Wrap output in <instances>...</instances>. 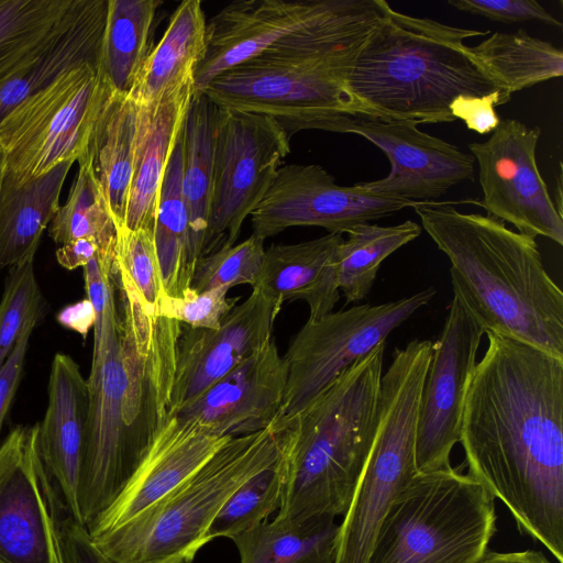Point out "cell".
Returning a JSON list of instances; mask_svg holds the SVG:
<instances>
[{
    "mask_svg": "<svg viewBox=\"0 0 563 563\" xmlns=\"http://www.w3.org/2000/svg\"><path fill=\"white\" fill-rule=\"evenodd\" d=\"M385 344L341 373L294 418L278 518L334 520L346 512L376 431Z\"/></svg>",
    "mask_w": 563,
    "mask_h": 563,
    "instance_id": "obj_6",
    "label": "cell"
},
{
    "mask_svg": "<svg viewBox=\"0 0 563 563\" xmlns=\"http://www.w3.org/2000/svg\"><path fill=\"white\" fill-rule=\"evenodd\" d=\"M455 9L485 19L504 22L540 21L552 26H562V22L550 14L534 0H449Z\"/></svg>",
    "mask_w": 563,
    "mask_h": 563,
    "instance_id": "obj_42",
    "label": "cell"
},
{
    "mask_svg": "<svg viewBox=\"0 0 563 563\" xmlns=\"http://www.w3.org/2000/svg\"><path fill=\"white\" fill-rule=\"evenodd\" d=\"M290 140L269 117L220 109L202 256L235 244L243 222L263 200L289 154Z\"/></svg>",
    "mask_w": 563,
    "mask_h": 563,
    "instance_id": "obj_12",
    "label": "cell"
},
{
    "mask_svg": "<svg viewBox=\"0 0 563 563\" xmlns=\"http://www.w3.org/2000/svg\"><path fill=\"white\" fill-rule=\"evenodd\" d=\"M183 161L181 129L162 181L153 228L164 291L173 297H179L190 288L196 266L190 251L189 217L181 190Z\"/></svg>",
    "mask_w": 563,
    "mask_h": 563,
    "instance_id": "obj_31",
    "label": "cell"
},
{
    "mask_svg": "<svg viewBox=\"0 0 563 563\" xmlns=\"http://www.w3.org/2000/svg\"><path fill=\"white\" fill-rule=\"evenodd\" d=\"M79 169L66 202L49 223L48 235L57 244L93 239L103 260L115 263L118 231L88 151L77 161Z\"/></svg>",
    "mask_w": 563,
    "mask_h": 563,
    "instance_id": "obj_36",
    "label": "cell"
},
{
    "mask_svg": "<svg viewBox=\"0 0 563 563\" xmlns=\"http://www.w3.org/2000/svg\"><path fill=\"white\" fill-rule=\"evenodd\" d=\"M60 540L65 563H112L93 544L86 527L68 514L62 521Z\"/></svg>",
    "mask_w": 563,
    "mask_h": 563,
    "instance_id": "obj_45",
    "label": "cell"
},
{
    "mask_svg": "<svg viewBox=\"0 0 563 563\" xmlns=\"http://www.w3.org/2000/svg\"><path fill=\"white\" fill-rule=\"evenodd\" d=\"M494 500L460 468L417 473L391 503L367 563H479L496 532Z\"/></svg>",
    "mask_w": 563,
    "mask_h": 563,
    "instance_id": "obj_8",
    "label": "cell"
},
{
    "mask_svg": "<svg viewBox=\"0 0 563 563\" xmlns=\"http://www.w3.org/2000/svg\"><path fill=\"white\" fill-rule=\"evenodd\" d=\"M4 166H5L4 153H3V150H2V147L0 145V188H1L2 179H3Z\"/></svg>",
    "mask_w": 563,
    "mask_h": 563,
    "instance_id": "obj_50",
    "label": "cell"
},
{
    "mask_svg": "<svg viewBox=\"0 0 563 563\" xmlns=\"http://www.w3.org/2000/svg\"><path fill=\"white\" fill-rule=\"evenodd\" d=\"M47 407L38 423L37 446L68 515L78 523V490L88 418V386L77 362L56 353L47 386Z\"/></svg>",
    "mask_w": 563,
    "mask_h": 563,
    "instance_id": "obj_22",
    "label": "cell"
},
{
    "mask_svg": "<svg viewBox=\"0 0 563 563\" xmlns=\"http://www.w3.org/2000/svg\"><path fill=\"white\" fill-rule=\"evenodd\" d=\"M486 334L462 418L467 474L563 563V358Z\"/></svg>",
    "mask_w": 563,
    "mask_h": 563,
    "instance_id": "obj_1",
    "label": "cell"
},
{
    "mask_svg": "<svg viewBox=\"0 0 563 563\" xmlns=\"http://www.w3.org/2000/svg\"><path fill=\"white\" fill-rule=\"evenodd\" d=\"M484 329L453 297L442 331L432 345L424 378L415 446L418 473L451 466L460 442L465 398Z\"/></svg>",
    "mask_w": 563,
    "mask_h": 563,
    "instance_id": "obj_16",
    "label": "cell"
},
{
    "mask_svg": "<svg viewBox=\"0 0 563 563\" xmlns=\"http://www.w3.org/2000/svg\"><path fill=\"white\" fill-rule=\"evenodd\" d=\"M338 534L334 520L291 522L276 517L231 540L240 563H334Z\"/></svg>",
    "mask_w": 563,
    "mask_h": 563,
    "instance_id": "obj_32",
    "label": "cell"
},
{
    "mask_svg": "<svg viewBox=\"0 0 563 563\" xmlns=\"http://www.w3.org/2000/svg\"><path fill=\"white\" fill-rule=\"evenodd\" d=\"M558 211L562 214V172L560 170L556 180V202L554 203Z\"/></svg>",
    "mask_w": 563,
    "mask_h": 563,
    "instance_id": "obj_49",
    "label": "cell"
},
{
    "mask_svg": "<svg viewBox=\"0 0 563 563\" xmlns=\"http://www.w3.org/2000/svg\"><path fill=\"white\" fill-rule=\"evenodd\" d=\"M383 15L378 0H357L344 14L219 74L202 93L220 109L274 119L289 139L303 130L345 133L353 118L374 119L346 76Z\"/></svg>",
    "mask_w": 563,
    "mask_h": 563,
    "instance_id": "obj_4",
    "label": "cell"
},
{
    "mask_svg": "<svg viewBox=\"0 0 563 563\" xmlns=\"http://www.w3.org/2000/svg\"><path fill=\"white\" fill-rule=\"evenodd\" d=\"M60 323L75 330L85 338L90 328H93L96 313L91 302L86 298L74 306L66 307L58 314Z\"/></svg>",
    "mask_w": 563,
    "mask_h": 563,
    "instance_id": "obj_47",
    "label": "cell"
},
{
    "mask_svg": "<svg viewBox=\"0 0 563 563\" xmlns=\"http://www.w3.org/2000/svg\"><path fill=\"white\" fill-rule=\"evenodd\" d=\"M511 95L505 91H497L483 97L461 96L456 98L450 111L453 118L461 119L466 128L478 134H487L494 131L500 119L495 107L509 102Z\"/></svg>",
    "mask_w": 563,
    "mask_h": 563,
    "instance_id": "obj_43",
    "label": "cell"
},
{
    "mask_svg": "<svg viewBox=\"0 0 563 563\" xmlns=\"http://www.w3.org/2000/svg\"><path fill=\"white\" fill-rule=\"evenodd\" d=\"M73 162L18 184L4 172L0 188V271L36 254L42 234L59 205Z\"/></svg>",
    "mask_w": 563,
    "mask_h": 563,
    "instance_id": "obj_27",
    "label": "cell"
},
{
    "mask_svg": "<svg viewBox=\"0 0 563 563\" xmlns=\"http://www.w3.org/2000/svg\"><path fill=\"white\" fill-rule=\"evenodd\" d=\"M230 438L167 413L141 466L119 497L86 529L98 536L129 521L198 471Z\"/></svg>",
    "mask_w": 563,
    "mask_h": 563,
    "instance_id": "obj_21",
    "label": "cell"
},
{
    "mask_svg": "<svg viewBox=\"0 0 563 563\" xmlns=\"http://www.w3.org/2000/svg\"><path fill=\"white\" fill-rule=\"evenodd\" d=\"M107 14L108 0H74L43 51L0 87V122L65 70L87 63L100 66Z\"/></svg>",
    "mask_w": 563,
    "mask_h": 563,
    "instance_id": "obj_25",
    "label": "cell"
},
{
    "mask_svg": "<svg viewBox=\"0 0 563 563\" xmlns=\"http://www.w3.org/2000/svg\"><path fill=\"white\" fill-rule=\"evenodd\" d=\"M117 239L115 278L128 285L146 313L156 318L165 295L153 229H120Z\"/></svg>",
    "mask_w": 563,
    "mask_h": 563,
    "instance_id": "obj_38",
    "label": "cell"
},
{
    "mask_svg": "<svg viewBox=\"0 0 563 563\" xmlns=\"http://www.w3.org/2000/svg\"><path fill=\"white\" fill-rule=\"evenodd\" d=\"M479 563H553L541 551L490 552Z\"/></svg>",
    "mask_w": 563,
    "mask_h": 563,
    "instance_id": "obj_48",
    "label": "cell"
},
{
    "mask_svg": "<svg viewBox=\"0 0 563 563\" xmlns=\"http://www.w3.org/2000/svg\"><path fill=\"white\" fill-rule=\"evenodd\" d=\"M413 209L450 261L453 297L485 333L563 358V291L548 274L536 239L448 203L416 202Z\"/></svg>",
    "mask_w": 563,
    "mask_h": 563,
    "instance_id": "obj_3",
    "label": "cell"
},
{
    "mask_svg": "<svg viewBox=\"0 0 563 563\" xmlns=\"http://www.w3.org/2000/svg\"><path fill=\"white\" fill-rule=\"evenodd\" d=\"M158 0H108L99 70L120 93L129 95L148 56Z\"/></svg>",
    "mask_w": 563,
    "mask_h": 563,
    "instance_id": "obj_33",
    "label": "cell"
},
{
    "mask_svg": "<svg viewBox=\"0 0 563 563\" xmlns=\"http://www.w3.org/2000/svg\"><path fill=\"white\" fill-rule=\"evenodd\" d=\"M435 288L378 305H355L309 321L291 339L284 361L287 382L278 417L288 424L341 373L363 358L428 305Z\"/></svg>",
    "mask_w": 563,
    "mask_h": 563,
    "instance_id": "obj_11",
    "label": "cell"
},
{
    "mask_svg": "<svg viewBox=\"0 0 563 563\" xmlns=\"http://www.w3.org/2000/svg\"><path fill=\"white\" fill-rule=\"evenodd\" d=\"M192 97L194 82H188L152 108L139 107L135 161L122 229L154 228L162 181Z\"/></svg>",
    "mask_w": 563,
    "mask_h": 563,
    "instance_id": "obj_24",
    "label": "cell"
},
{
    "mask_svg": "<svg viewBox=\"0 0 563 563\" xmlns=\"http://www.w3.org/2000/svg\"><path fill=\"white\" fill-rule=\"evenodd\" d=\"M430 340L396 349L380 380L373 444L352 500L339 525L334 563H367L398 493L418 473L415 446L421 391L432 354Z\"/></svg>",
    "mask_w": 563,
    "mask_h": 563,
    "instance_id": "obj_9",
    "label": "cell"
},
{
    "mask_svg": "<svg viewBox=\"0 0 563 563\" xmlns=\"http://www.w3.org/2000/svg\"><path fill=\"white\" fill-rule=\"evenodd\" d=\"M288 448L277 461L245 479L227 498L206 532V543L219 537L231 539L279 509Z\"/></svg>",
    "mask_w": 563,
    "mask_h": 563,
    "instance_id": "obj_37",
    "label": "cell"
},
{
    "mask_svg": "<svg viewBox=\"0 0 563 563\" xmlns=\"http://www.w3.org/2000/svg\"><path fill=\"white\" fill-rule=\"evenodd\" d=\"M220 108L206 95L194 96L183 126L181 190L189 217L191 256H202L213 186L214 137Z\"/></svg>",
    "mask_w": 563,
    "mask_h": 563,
    "instance_id": "obj_29",
    "label": "cell"
},
{
    "mask_svg": "<svg viewBox=\"0 0 563 563\" xmlns=\"http://www.w3.org/2000/svg\"><path fill=\"white\" fill-rule=\"evenodd\" d=\"M74 0H0V87L32 62Z\"/></svg>",
    "mask_w": 563,
    "mask_h": 563,
    "instance_id": "obj_34",
    "label": "cell"
},
{
    "mask_svg": "<svg viewBox=\"0 0 563 563\" xmlns=\"http://www.w3.org/2000/svg\"><path fill=\"white\" fill-rule=\"evenodd\" d=\"M230 288L218 287L197 292L191 287L179 297L164 295L156 317L176 321L191 329L216 330L234 308L239 297L229 298Z\"/></svg>",
    "mask_w": 563,
    "mask_h": 563,
    "instance_id": "obj_41",
    "label": "cell"
},
{
    "mask_svg": "<svg viewBox=\"0 0 563 563\" xmlns=\"http://www.w3.org/2000/svg\"><path fill=\"white\" fill-rule=\"evenodd\" d=\"M95 257L104 267H115V263L103 260L101 249L93 239H77L60 245L56 251L58 264L69 271L86 266Z\"/></svg>",
    "mask_w": 563,
    "mask_h": 563,
    "instance_id": "obj_46",
    "label": "cell"
},
{
    "mask_svg": "<svg viewBox=\"0 0 563 563\" xmlns=\"http://www.w3.org/2000/svg\"><path fill=\"white\" fill-rule=\"evenodd\" d=\"M279 313L274 302L253 287L247 298L216 330L181 328L169 393L168 413L201 395L273 336Z\"/></svg>",
    "mask_w": 563,
    "mask_h": 563,
    "instance_id": "obj_19",
    "label": "cell"
},
{
    "mask_svg": "<svg viewBox=\"0 0 563 563\" xmlns=\"http://www.w3.org/2000/svg\"><path fill=\"white\" fill-rule=\"evenodd\" d=\"M264 241L251 234L241 243L201 256L195 266L190 287L206 291L218 287L255 286L263 260Z\"/></svg>",
    "mask_w": 563,
    "mask_h": 563,
    "instance_id": "obj_40",
    "label": "cell"
},
{
    "mask_svg": "<svg viewBox=\"0 0 563 563\" xmlns=\"http://www.w3.org/2000/svg\"><path fill=\"white\" fill-rule=\"evenodd\" d=\"M206 25L199 0L178 4L129 93L137 107L152 108L179 87L194 82L206 51Z\"/></svg>",
    "mask_w": 563,
    "mask_h": 563,
    "instance_id": "obj_26",
    "label": "cell"
},
{
    "mask_svg": "<svg viewBox=\"0 0 563 563\" xmlns=\"http://www.w3.org/2000/svg\"><path fill=\"white\" fill-rule=\"evenodd\" d=\"M38 423L0 443V563H65L60 526L68 514L41 460Z\"/></svg>",
    "mask_w": 563,
    "mask_h": 563,
    "instance_id": "obj_13",
    "label": "cell"
},
{
    "mask_svg": "<svg viewBox=\"0 0 563 563\" xmlns=\"http://www.w3.org/2000/svg\"><path fill=\"white\" fill-rule=\"evenodd\" d=\"M296 432V420L230 438L190 477L142 512L95 537L112 563H191L227 498L249 477L277 461Z\"/></svg>",
    "mask_w": 563,
    "mask_h": 563,
    "instance_id": "obj_7",
    "label": "cell"
},
{
    "mask_svg": "<svg viewBox=\"0 0 563 563\" xmlns=\"http://www.w3.org/2000/svg\"><path fill=\"white\" fill-rule=\"evenodd\" d=\"M416 202L342 186L319 165L280 166L276 178L252 212L254 235L265 241L292 227H320L329 233L389 217Z\"/></svg>",
    "mask_w": 563,
    "mask_h": 563,
    "instance_id": "obj_15",
    "label": "cell"
},
{
    "mask_svg": "<svg viewBox=\"0 0 563 563\" xmlns=\"http://www.w3.org/2000/svg\"><path fill=\"white\" fill-rule=\"evenodd\" d=\"M466 54L500 88L509 93L563 75V52L548 41L519 29L495 32Z\"/></svg>",
    "mask_w": 563,
    "mask_h": 563,
    "instance_id": "obj_30",
    "label": "cell"
},
{
    "mask_svg": "<svg viewBox=\"0 0 563 563\" xmlns=\"http://www.w3.org/2000/svg\"><path fill=\"white\" fill-rule=\"evenodd\" d=\"M139 132V107L111 91L95 124L89 152L117 230L124 228Z\"/></svg>",
    "mask_w": 563,
    "mask_h": 563,
    "instance_id": "obj_28",
    "label": "cell"
},
{
    "mask_svg": "<svg viewBox=\"0 0 563 563\" xmlns=\"http://www.w3.org/2000/svg\"><path fill=\"white\" fill-rule=\"evenodd\" d=\"M540 135L539 126L505 119L487 141L471 143L468 148L478 164L487 214L511 223L520 233L563 245V216L537 165Z\"/></svg>",
    "mask_w": 563,
    "mask_h": 563,
    "instance_id": "obj_14",
    "label": "cell"
},
{
    "mask_svg": "<svg viewBox=\"0 0 563 563\" xmlns=\"http://www.w3.org/2000/svg\"><path fill=\"white\" fill-rule=\"evenodd\" d=\"M287 368L274 335L201 395L168 413L217 437H240L269 428L278 417Z\"/></svg>",
    "mask_w": 563,
    "mask_h": 563,
    "instance_id": "obj_20",
    "label": "cell"
},
{
    "mask_svg": "<svg viewBox=\"0 0 563 563\" xmlns=\"http://www.w3.org/2000/svg\"><path fill=\"white\" fill-rule=\"evenodd\" d=\"M112 90L99 67L87 63L21 101L0 122L4 172L23 184L77 162Z\"/></svg>",
    "mask_w": 563,
    "mask_h": 563,
    "instance_id": "obj_10",
    "label": "cell"
},
{
    "mask_svg": "<svg viewBox=\"0 0 563 563\" xmlns=\"http://www.w3.org/2000/svg\"><path fill=\"white\" fill-rule=\"evenodd\" d=\"M34 258L35 254H32L9 269L0 300V367L24 328L32 321H38L43 312Z\"/></svg>",
    "mask_w": 563,
    "mask_h": 563,
    "instance_id": "obj_39",
    "label": "cell"
},
{
    "mask_svg": "<svg viewBox=\"0 0 563 563\" xmlns=\"http://www.w3.org/2000/svg\"><path fill=\"white\" fill-rule=\"evenodd\" d=\"M357 0H239L207 20L206 51L194 76V96L219 74L290 36L351 10Z\"/></svg>",
    "mask_w": 563,
    "mask_h": 563,
    "instance_id": "obj_17",
    "label": "cell"
},
{
    "mask_svg": "<svg viewBox=\"0 0 563 563\" xmlns=\"http://www.w3.org/2000/svg\"><path fill=\"white\" fill-rule=\"evenodd\" d=\"M421 230L411 220L394 225L362 223L349 230L338 247V285L345 301L365 299L384 260L416 240Z\"/></svg>",
    "mask_w": 563,
    "mask_h": 563,
    "instance_id": "obj_35",
    "label": "cell"
},
{
    "mask_svg": "<svg viewBox=\"0 0 563 563\" xmlns=\"http://www.w3.org/2000/svg\"><path fill=\"white\" fill-rule=\"evenodd\" d=\"M411 121L353 118L345 133L376 145L389 159L390 172L380 179L356 183L373 194L427 202L452 187L474 180L475 158L442 139L420 131Z\"/></svg>",
    "mask_w": 563,
    "mask_h": 563,
    "instance_id": "obj_18",
    "label": "cell"
},
{
    "mask_svg": "<svg viewBox=\"0 0 563 563\" xmlns=\"http://www.w3.org/2000/svg\"><path fill=\"white\" fill-rule=\"evenodd\" d=\"M37 322L32 321L24 328L13 350L0 367V434L21 380L30 338Z\"/></svg>",
    "mask_w": 563,
    "mask_h": 563,
    "instance_id": "obj_44",
    "label": "cell"
},
{
    "mask_svg": "<svg viewBox=\"0 0 563 563\" xmlns=\"http://www.w3.org/2000/svg\"><path fill=\"white\" fill-rule=\"evenodd\" d=\"M115 289L96 313L88 418L78 490L88 526L123 492L168 413L183 324L150 317L135 294Z\"/></svg>",
    "mask_w": 563,
    "mask_h": 563,
    "instance_id": "obj_2",
    "label": "cell"
},
{
    "mask_svg": "<svg viewBox=\"0 0 563 563\" xmlns=\"http://www.w3.org/2000/svg\"><path fill=\"white\" fill-rule=\"evenodd\" d=\"M342 241V234L328 233L299 243L272 244L265 249L254 287L261 289L279 311L285 302L305 301L309 321L332 312L341 297L338 247Z\"/></svg>",
    "mask_w": 563,
    "mask_h": 563,
    "instance_id": "obj_23",
    "label": "cell"
},
{
    "mask_svg": "<svg viewBox=\"0 0 563 563\" xmlns=\"http://www.w3.org/2000/svg\"><path fill=\"white\" fill-rule=\"evenodd\" d=\"M489 33L411 16L388 5L347 71L349 90L374 119L452 122L450 107L456 98L508 92L465 52L467 38Z\"/></svg>",
    "mask_w": 563,
    "mask_h": 563,
    "instance_id": "obj_5",
    "label": "cell"
}]
</instances>
